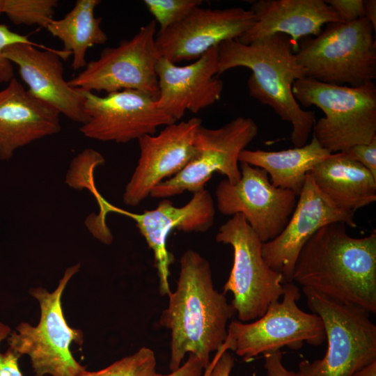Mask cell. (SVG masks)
<instances>
[{
  "instance_id": "1",
  "label": "cell",
  "mask_w": 376,
  "mask_h": 376,
  "mask_svg": "<svg viewBox=\"0 0 376 376\" xmlns=\"http://www.w3.org/2000/svg\"><path fill=\"white\" fill-rule=\"evenodd\" d=\"M168 297L159 324L171 333V371L180 368L187 354L205 368L210 354L224 345L228 322L236 313L225 293L214 288L208 260L194 250L186 251L180 260L176 288Z\"/></svg>"
},
{
  "instance_id": "2",
  "label": "cell",
  "mask_w": 376,
  "mask_h": 376,
  "mask_svg": "<svg viewBox=\"0 0 376 376\" xmlns=\"http://www.w3.org/2000/svg\"><path fill=\"white\" fill-rule=\"evenodd\" d=\"M292 281L331 299L376 313V232L348 235L343 223L318 230L301 249Z\"/></svg>"
},
{
  "instance_id": "3",
  "label": "cell",
  "mask_w": 376,
  "mask_h": 376,
  "mask_svg": "<svg viewBox=\"0 0 376 376\" xmlns=\"http://www.w3.org/2000/svg\"><path fill=\"white\" fill-rule=\"evenodd\" d=\"M218 50V75L237 67L250 69V95L291 123L290 140L295 147L306 144L315 115L313 111L301 109L292 93L293 83L306 77V72L297 59V49L291 38L276 33L249 45L229 40L221 42Z\"/></svg>"
},
{
  "instance_id": "4",
  "label": "cell",
  "mask_w": 376,
  "mask_h": 376,
  "mask_svg": "<svg viewBox=\"0 0 376 376\" xmlns=\"http://www.w3.org/2000/svg\"><path fill=\"white\" fill-rule=\"evenodd\" d=\"M299 104L320 109L325 116L313 128V136L330 153L368 144L376 137V86L373 81L358 86L327 84L304 77L292 84Z\"/></svg>"
},
{
  "instance_id": "5",
  "label": "cell",
  "mask_w": 376,
  "mask_h": 376,
  "mask_svg": "<svg viewBox=\"0 0 376 376\" xmlns=\"http://www.w3.org/2000/svg\"><path fill=\"white\" fill-rule=\"evenodd\" d=\"M79 269V263L68 267L52 292L42 287L30 288V295L39 304V321L35 326L19 323L6 338L10 347L29 357L35 376H79L86 370L71 351L73 343L82 345L84 334L68 324L61 301L67 285Z\"/></svg>"
},
{
  "instance_id": "6",
  "label": "cell",
  "mask_w": 376,
  "mask_h": 376,
  "mask_svg": "<svg viewBox=\"0 0 376 376\" xmlns=\"http://www.w3.org/2000/svg\"><path fill=\"white\" fill-rule=\"evenodd\" d=\"M373 25L362 17L336 22L314 38H304L296 57L306 77L321 82L358 86L376 78V41Z\"/></svg>"
},
{
  "instance_id": "7",
  "label": "cell",
  "mask_w": 376,
  "mask_h": 376,
  "mask_svg": "<svg viewBox=\"0 0 376 376\" xmlns=\"http://www.w3.org/2000/svg\"><path fill=\"white\" fill-rule=\"evenodd\" d=\"M311 311L322 320L327 348L324 357L299 363L301 376H352L376 360V326L369 313L306 288Z\"/></svg>"
},
{
  "instance_id": "8",
  "label": "cell",
  "mask_w": 376,
  "mask_h": 376,
  "mask_svg": "<svg viewBox=\"0 0 376 376\" xmlns=\"http://www.w3.org/2000/svg\"><path fill=\"white\" fill-rule=\"evenodd\" d=\"M301 297L293 282L283 283L282 299L270 304L266 312L251 322L232 321L224 345L244 361L283 347L297 350L304 344L319 346L326 340L321 318L299 308Z\"/></svg>"
},
{
  "instance_id": "9",
  "label": "cell",
  "mask_w": 376,
  "mask_h": 376,
  "mask_svg": "<svg viewBox=\"0 0 376 376\" xmlns=\"http://www.w3.org/2000/svg\"><path fill=\"white\" fill-rule=\"evenodd\" d=\"M216 241L230 245L233 250V266L224 292L232 293L230 304L239 321L248 322L260 318L271 303L282 297V274L265 262L263 242L242 214H235L222 224Z\"/></svg>"
},
{
  "instance_id": "10",
  "label": "cell",
  "mask_w": 376,
  "mask_h": 376,
  "mask_svg": "<svg viewBox=\"0 0 376 376\" xmlns=\"http://www.w3.org/2000/svg\"><path fill=\"white\" fill-rule=\"evenodd\" d=\"M157 23L153 19L141 26L130 39L118 46L104 48L97 59L86 63L68 84L83 91H104L107 94L136 90L157 99L158 79L155 68L160 54L156 38Z\"/></svg>"
},
{
  "instance_id": "11",
  "label": "cell",
  "mask_w": 376,
  "mask_h": 376,
  "mask_svg": "<svg viewBox=\"0 0 376 376\" xmlns=\"http://www.w3.org/2000/svg\"><path fill=\"white\" fill-rule=\"evenodd\" d=\"M258 132L251 118L237 117L217 129L201 125L194 139V157L178 173L155 187L150 196L165 199L201 191L216 172L236 183L241 177L239 155Z\"/></svg>"
},
{
  "instance_id": "12",
  "label": "cell",
  "mask_w": 376,
  "mask_h": 376,
  "mask_svg": "<svg viewBox=\"0 0 376 376\" xmlns=\"http://www.w3.org/2000/svg\"><path fill=\"white\" fill-rule=\"evenodd\" d=\"M241 177L236 183L224 179L218 184L217 207L225 216L241 214L263 243L283 230L297 203L291 190L274 187L267 172L240 162Z\"/></svg>"
},
{
  "instance_id": "13",
  "label": "cell",
  "mask_w": 376,
  "mask_h": 376,
  "mask_svg": "<svg viewBox=\"0 0 376 376\" xmlns=\"http://www.w3.org/2000/svg\"><path fill=\"white\" fill-rule=\"evenodd\" d=\"M83 93L88 120L79 130L88 139L126 143L177 122L157 106L155 98L141 91L123 90L104 96Z\"/></svg>"
},
{
  "instance_id": "14",
  "label": "cell",
  "mask_w": 376,
  "mask_h": 376,
  "mask_svg": "<svg viewBox=\"0 0 376 376\" xmlns=\"http://www.w3.org/2000/svg\"><path fill=\"white\" fill-rule=\"evenodd\" d=\"M295 207L283 230L274 240L263 243L262 255L267 265L281 273L285 283L292 281L298 256L306 242L321 228L343 223L355 228L354 213L336 206L307 173Z\"/></svg>"
},
{
  "instance_id": "15",
  "label": "cell",
  "mask_w": 376,
  "mask_h": 376,
  "mask_svg": "<svg viewBox=\"0 0 376 376\" xmlns=\"http://www.w3.org/2000/svg\"><path fill=\"white\" fill-rule=\"evenodd\" d=\"M201 125V120L194 117L138 139L140 156L123 196L127 205H139L155 187L187 165L196 155L194 139Z\"/></svg>"
},
{
  "instance_id": "16",
  "label": "cell",
  "mask_w": 376,
  "mask_h": 376,
  "mask_svg": "<svg viewBox=\"0 0 376 376\" xmlns=\"http://www.w3.org/2000/svg\"><path fill=\"white\" fill-rule=\"evenodd\" d=\"M254 22L250 8L198 6L178 23L157 33L155 42L160 56L173 63L195 61L221 42L237 39Z\"/></svg>"
},
{
  "instance_id": "17",
  "label": "cell",
  "mask_w": 376,
  "mask_h": 376,
  "mask_svg": "<svg viewBox=\"0 0 376 376\" xmlns=\"http://www.w3.org/2000/svg\"><path fill=\"white\" fill-rule=\"evenodd\" d=\"M113 212L133 219L148 247L152 251L159 276L162 296L171 291L169 286L170 265L174 258L166 246L173 229L185 233H204L213 225L215 217L214 200L205 189L194 193L185 205L175 207L168 198L162 199L153 210L133 213L114 206Z\"/></svg>"
},
{
  "instance_id": "18",
  "label": "cell",
  "mask_w": 376,
  "mask_h": 376,
  "mask_svg": "<svg viewBox=\"0 0 376 376\" xmlns=\"http://www.w3.org/2000/svg\"><path fill=\"white\" fill-rule=\"evenodd\" d=\"M3 54L17 66L30 94L69 119L81 125L86 123L83 91L71 87L63 77L61 58H67L71 55L69 52L16 43L6 47Z\"/></svg>"
},
{
  "instance_id": "19",
  "label": "cell",
  "mask_w": 376,
  "mask_h": 376,
  "mask_svg": "<svg viewBox=\"0 0 376 376\" xmlns=\"http://www.w3.org/2000/svg\"><path fill=\"white\" fill-rule=\"evenodd\" d=\"M218 64V46L183 66L160 57L155 68L157 106L178 121L187 110L198 113L215 103L224 88L222 80L217 77Z\"/></svg>"
},
{
  "instance_id": "20",
  "label": "cell",
  "mask_w": 376,
  "mask_h": 376,
  "mask_svg": "<svg viewBox=\"0 0 376 376\" xmlns=\"http://www.w3.org/2000/svg\"><path fill=\"white\" fill-rule=\"evenodd\" d=\"M59 116L14 77L0 97V159L9 160L18 148L58 133Z\"/></svg>"
},
{
  "instance_id": "21",
  "label": "cell",
  "mask_w": 376,
  "mask_h": 376,
  "mask_svg": "<svg viewBox=\"0 0 376 376\" xmlns=\"http://www.w3.org/2000/svg\"><path fill=\"white\" fill-rule=\"evenodd\" d=\"M250 9L255 22L236 39L244 45L283 33L291 38L298 49L301 38L318 36L324 24L342 22L324 0H258L251 3Z\"/></svg>"
},
{
  "instance_id": "22",
  "label": "cell",
  "mask_w": 376,
  "mask_h": 376,
  "mask_svg": "<svg viewBox=\"0 0 376 376\" xmlns=\"http://www.w3.org/2000/svg\"><path fill=\"white\" fill-rule=\"evenodd\" d=\"M310 173L318 189L340 209L354 213L376 201V178L343 152L331 154Z\"/></svg>"
},
{
  "instance_id": "23",
  "label": "cell",
  "mask_w": 376,
  "mask_h": 376,
  "mask_svg": "<svg viewBox=\"0 0 376 376\" xmlns=\"http://www.w3.org/2000/svg\"><path fill=\"white\" fill-rule=\"evenodd\" d=\"M331 155L313 136L311 142L301 147L280 151L244 149L239 162L265 170L274 187L291 190L298 196L307 173Z\"/></svg>"
},
{
  "instance_id": "24",
  "label": "cell",
  "mask_w": 376,
  "mask_h": 376,
  "mask_svg": "<svg viewBox=\"0 0 376 376\" xmlns=\"http://www.w3.org/2000/svg\"><path fill=\"white\" fill-rule=\"evenodd\" d=\"M99 0H77L73 8L63 18L52 19L45 29L63 45V50L72 55L74 70L86 65V55L89 48L102 45L108 39L101 27L102 18L95 16Z\"/></svg>"
},
{
  "instance_id": "25",
  "label": "cell",
  "mask_w": 376,
  "mask_h": 376,
  "mask_svg": "<svg viewBox=\"0 0 376 376\" xmlns=\"http://www.w3.org/2000/svg\"><path fill=\"white\" fill-rule=\"evenodd\" d=\"M58 3L57 0H2L1 12L15 25L45 28Z\"/></svg>"
},
{
  "instance_id": "26",
  "label": "cell",
  "mask_w": 376,
  "mask_h": 376,
  "mask_svg": "<svg viewBox=\"0 0 376 376\" xmlns=\"http://www.w3.org/2000/svg\"><path fill=\"white\" fill-rule=\"evenodd\" d=\"M157 360L155 352L142 347L134 354L126 356L97 371L84 370L79 376H154Z\"/></svg>"
},
{
  "instance_id": "27",
  "label": "cell",
  "mask_w": 376,
  "mask_h": 376,
  "mask_svg": "<svg viewBox=\"0 0 376 376\" xmlns=\"http://www.w3.org/2000/svg\"><path fill=\"white\" fill-rule=\"evenodd\" d=\"M143 3L159 24L161 33L185 17L201 0H145Z\"/></svg>"
},
{
  "instance_id": "28",
  "label": "cell",
  "mask_w": 376,
  "mask_h": 376,
  "mask_svg": "<svg viewBox=\"0 0 376 376\" xmlns=\"http://www.w3.org/2000/svg\"><path fill=\"white\" fill-rule=\"evenodd\" d=\"M25 43L48 49L42 45L30 40L26 36L13 31L8 26L0 24V84H8L14 77L13 64L3 54L4 49L13 44Z\"/></svg>"
},
{
  "instance_id": "29",
  "label": "cell",
  "mask_w": 376,
  "mask_h": 376,
  "mask_svg": "<svg viewBox=\"0 0 376 376\" xmlns=\"http://www.w3.org/2000/svg\"><path fill=\"white\" fill-rule=\"evenodd\" d=\"M11 331L10 326L0 322V345ZM21 357L10 347L3 353L0 351V376H22L19 365Z\"/></svg>"
},
{
  "instance_id": "30",
  "label": "cell",
  "mask_w": 376,
  "mask_h": 376,
  "mask_svg": "<svg viewBox=\"0 0 376 376\" xmlns=\"http://www.w3.org/2000/svg\"><path fill=\"white\" fill-rule=\"evenodd\" d=\"M340 152L361 164L376 178V137L368 144H357Z\"/></svg>"
},
{
  "instance_id": "31",
  "label": "cell",
  "mask_w": 376,
  "mask_h": 376,
  "mask_svg": "<svg viewBox=\"0 0 376 376\" xmlns=\"http://www.w3.org/2000/svg\"><path fill=\"white\" fill-rule=\"evenodd\" d=\"M342 22L347 23L364 17L363 0H327Z\"/></svg>"
},
{
  "instance_id": "32",
  "label": "cell",
  "mask_w": 376,
  "mask_h": 376,
  "mask_svg": "<svg viewBox=\"0 0 376 376\" xmlns=\"http://www.w3.org/2000/svg\"><path fill=\"white\" fill-rule=\"evenodd\" d=\"M263 356L267 376H301L299 372L289 370L283 366V353L280 350L265 353Z\"/></svg>"
},
{
  "instance_id": "33",
  "label": "cell",
  "mask_w": 376,
  "mask_h": 376,
  "mask_svg": "<svg viewBox=\"0 0 376 376\" xmlns=\"http://www.w3.org/2000/svg\"><path fill=\"white\" fill-rule=\"evenodd\" d=\"M216 361L208 376H230L235 365V359L231 353L227 350L226 345L217 351Z\"/></svg>"
},
{
  "instance_id": "34",
  "label": "cell",
  "mask_w": 376,
  "mask_h": 376,
  "mask_svg": "<svg viewBox=\"0 0 376 376\" xmlns=\"http://www.w3.org/2000/svg\"><path fill=\"white\" fill-rule=\"evenodd\" d=\"M204 369L201 361L196 356L189 354L187 360L177 370L168 375L156 373L154 376H202Z\"/></svg>"
},
{
  "instance_id": "35",
  "label": "cell",
  "mask_w": 376,
  "mask_h": 376,
  "mask_svg": "<svg viewBox=\"0 0 376 376\" xmlns=\"http://www.w3.org/2000/svg\"><path fill=\"white\" fill-rule=\"evenodd\" d=\"M364 17L373 25L376 31V1L365 0Z\"/></svg>"
},
{
  "instance_id": "36",
  "label": "cell",
  "mask_w": 376,
  "mask_h": 376,
  "mask_svg": "<svg viewBox=\"0 0 376 376\" xmlns=\"http://www.w3.org/2000/svg\"><path fill=\"white\" fill-rule=\"evenodd\" d=\"M352 376H376V360L358 370Z\"/></svg>"
},
{
  "instance_id": "37",
  "label": "cell",
  "mask_w": 376,
  "mask_h": 376,
  "mask_svg": "<svg viewBox=\"0 0 376 376\" xmlns=\"http://www.w3.org/2000/svg\"><path fill=\"white\" fill-rule=\"evenodd\" d=\"M217 352L213 357V359H212V361H210V363L208 364V366L204 369L205 371L204 373H203V375L202 376H208L215 361H216V359H217Z\"/></svg>"
},
{
  "instance_id": "38",
  "label": "cell",
  "mask_w": 376,
  "mask_h": 376,
  "mask_svg": "<svg viewBox=\"0 0 376 376\" xmlns=\"http://www.w3.org/2000/svg\"><path fill=\"white\" fill-rule=\"evenodd\" d=\"M1 3H2V0H0V15L2 14V12H1Z\"/></svg>"
},
{
  "instance_id": "39",
  "label": "cell",
  "mask_w": 376,
  "mask_h": 376,
  "mask_svg": "<svg viewBox=\"0 0 376 376\" xmlns=\"http://www.w3.org/2000/svg\"><path fill=\"white\" fill-rule=\"evenodd\" d=\"M2 95V91H0V97Z\"/></svg>"
}]
</instances>
